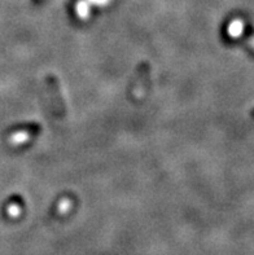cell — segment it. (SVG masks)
<instances>
[{
  "label": "cell",
  "instance_id": "obj_6",
  "mask_svg": "<svg viewBox=\"0 0 254 255\" xmlns=\"http://www.w3.org/2000/svg\"><path fill=\"white\" fill-rule=\"evenodd\" d=\"M70 207H71V201L69 198H63V200L59 202V212L64 214V212H67V211L70 210Z\"/></svg>",
  "mask_w": 254,
  "mask_h": 255
},
{
  "label": "cell",
  "instance_id": "obj_7",
  "mask_svg": "<svg viewBox=\"0 0 254 255\" xmlns=\"http://www.w3.org/2000/svg\"><path fill=\"white\" fill-rule=\"evenodd\" d=\"M87 3L101 7V5H107L108 3H111V0H87Z\"/></svg>",
  "mask_w": 254,
  "mask_h": 255
},
{
  "label": "cell",
  "instance_id": "obj_5",
  "mask_svg": "<svg viewBox=\"0 0 254 255\" xmlns=\"http://www.w3.org/2000/svg\"><path fill=\"white\" fill-rule=\"evenodd\" d=\"M75 7H77V13L79 17H82V19H86V17L89 16L90 8H89V4H87V1H85V0H79Z\"/></svg>",
  "mask_w": 254,
  "mask_h": 255
},
{
  "label": "cell",
  "instance_id": "obj_3",
  "mask_svg": "<svg viewBox=\"0 0 254 255\" xmlns=\"http://www.w3.org/2000/svg\"><path fill=\"white\" fill-rule=\"evenodd\" d=\"M41 131V126L39 125H30L26 128L20 129V131H16L8 137V141L11 145H21L25 144L26 141L30 140V137L37 135L38 132Z\"/></svg>",
  "mask_w": 254,
  "mask_h": 255
},
{
  "label": "cell",
  "instance_id": "obj_1",
  "mask_svg": "<svg viewBox=\"0 0 254 255\" xmlns=\"http://www.w3.org/2000/svg\"><path fill=\"white\" fill-rule=\"evenodd\" d=\"M46 92H47L48 105L51 109V113L57 119H64L67 115V106L64 103L61 87H60L59 79L53 74H48L46 77Z\"/></svg>",
  "mask_w": 254,
  "mask_h": 255
},
{
  "label": "cell",
  "instance_id": "obj_8",
  "mask_svg": "<svg viewBox=\"0 0 254 255\" xmlns=\"http://www.w3.org/2000/svg\"><path fill=\"white\" fill-rule=\"evenodd\" d=\"M248 43H249V45H251L252 48L254 49V38H251V39L248 41Z\"/></svg>",
  "mask_w": 254,
  "mask_h": 255
},
{
  "label": "cell",
  "instance_id": "obj_4",
  "mask_svg": "<svg viewBox=\"0 0 254 255\" xmlns=\"http://www.w3.org/2000/svg\"><path fill=\"white\" fill-rule=\"evenodd\" d=\"M244 23L241 20H233L229 26V34L232 38H237L243 34Z\"/></svg>",
  "mask_w": 254,
  "mask_h": 255
},
{
  "label": "cell",
  "instance_id": "obj_2",
  "mask_svg": "<svg viewBox=\"0 0 254 255\" xmlns=\"http://www.w3.org/2000/svg\"><path fill=\"white\" fill-rule=\"evenodd\" d=\"M151 85V65L147 61H144L138 66L137 74L134 77L133 85L130 87V96L134 100L143 99L148 87Z\"/></svg>",
  "mask_w": 254,
  "mask_h": 255
}]
</instances>
